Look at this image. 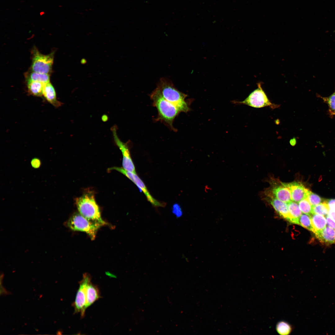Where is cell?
I'll list each match as a JSON object with an SVG mask.
<instances>
[{
    "label": "cell",
    "mask_w": 335,
    "mask_h": 335,
    "mask_svg": "<svg viewBox=\"0 0 335 335\" xmlns=\"http://www.w3.org/2000/svg\"><path fill=\"white\" fill-rule=\"evenodd\" d=\"M156 88L164 99L176 106L181 112H187L190 110L185 101L187 95L178 90L169 79L161 78Z\"/></svg>",
    "instance_id": "1"
},
{
    "label": "cell",
    "mask_w": 335,
    "mask_h": 335,
    "mask_svg": "<svg viewBox=\"0 0 335 335\" xmlns=\"http://www.w3.org/2000/svg\"><path fill=\"white\" fill-rule=\"evenodd\" d=\"M153 104L158 111L157 120L163 122L174 129L173 126L176 117L181 112L175 105L164 99L155 88L150 94Z\"/></svg>",
    "instance_id": "2"
},
{
    "label": "cell",
    "mask_w": 335,
    "mask_h": 335,
    "mask_svg": "<svg viewBox=\"0 0 335 335\" xmlns=\"http://www.w3.org/2000/svg\"><path fill=\"white\" fill-rule=\"evenodd\" d=\"M78 210L82 215L93 222L102 226L107 225L101 217L99 208L92 193H88L75 199Z\"/></svg>",
    "instance_id": "3"
},
{
    "label": "cell",
    "mask_w": 335,
    "mask_h": 335,
    "mask_svg": "<svg viewBox=\"0 0 335 335\" xmlns=\"http://www.w3.org/2000/svg\"><path fill=\"white\" fill-rule=\"evenodd\" d=\"M66 224L72 230L86 233L92 240L95 239L98 230L102 226L100 224L90 221L79 213H77L73 214L70 217Z\"/></svg>",
    "instance_id": "4"
},
{
    "label": "cell",
    "mask_w": 335,
    "mask_h": 335,
    "mask_svg": "<svg viewBox=\"0 0 335 335\" xmlns=\"http://www.w3.org/2000/svg\"><path fill=\"white\" fill-rule=\"evenodd\" d=\"M32 71L49 74L51 72L53 62L54 52L44 55L40 53L36 48L32 50Z\"/></svg>",
    "instance_id": "5"
},
{
    "label": "cell",
    "mask_w": 335,
    "mask_h": 335,
    "mask_svg": "<svg viewBox=\"0 0 335 335\" xmlns=\"http://www.w3.org/2000/svg\"><path fill=\"white\" fill-rule=\"evenodd\" d=\"M257 85L258 88L251 93L246 98L238 103L255 108L269 106L272 109H275L279 107V105L271 103L260 83H258Z\"/></svg>",
    "instance_id": "6"
},
{
    "label": "cell",
    "mask_w": 335,
    "mask_h": 335,
    "mask_svg": "<svg viewBox=\"0 0 335 335\" xmlns=\"http://www.w3.org/2000/svg\"><path fill=\"white\" fill-rule=\"evenodd\" d=\"M111 170H115L122 173L130 180L138 188L141 190L146 196L148 201L154 207H164L166 203L160 202L154 198L150 194L144 183L141 179L136 173L126 170L123 168L113 167L110 168Z\"/></svg>",
    "instance_id": "7"
},
{
    "label": "cell",
    "mask_w": 335,
    "mask_h": 335,
    "mask_svg": "<svg viewBox=\"0 0 335 335\" xmlns=\"http://www.w3.org/2000/svg\"><path fill=\"white\" fill-rule=\"evenodd\" d=\"M90 275L85 273L82 280L79 282V286L76 295L73 306L74 308V313H80L81 317H84L85 311L87 308L86 288L88 283L91 281Z\"/></svg>",
    "instance_id": "8"
},
{
    "label": "cell",
    "mask_w": 335,
    "mask_h": 335,
    "mask_svg": "<svg viewBox=\"0 0 335 335\" xmlns=\"http://www.w3.org/2000/svg\"><path fill=\"white\" fill-rule=\"evenodd\" d=\"M117 127L114 126L112 127L111 130L114 142L122 153L123 168L128 171L136 173L135 166L131 156L128 144L123 143L121 141L117 134Z\"/></svg>",
    "instance_id": "9"
},
{
    "label": "cell",
    "mask_w": 335,
    "mask_h": 335,
    "mask_svg": "<svg viewBox=\"0 0 335 335\" xmlns=\"http://www.w3.org/2000/svg\"><path fill=\"white\" fill-rule=\"evenodd\" d=\"M285 184L290 191L292 201L297 203L304 199L307 198L310 191L298 182H293Z\"/></svg>",
    "instance_id": "10"
},
{
    "label": "cell",
    "mask_w": 335,
    "mask_h": 335,
    "mask_svg": "<svg viewBox=\"0 0 335 335\" xmlns=\"http://www.w3.org/2000/svg\"><path fill=\"white\" fill-rule=\"evenodd\" d=\"M270 192L279 200L288 203L292 201L290 191L285 183H272Z\"/></svg>",
    "instance_id": "11"
},
{
    "label": "cell",
    "mask_w": 335,
    "mask_h": 335,
    "mask_svg": "<svg viewBox=\"0 0 335 335\" xmlns=\"http://www.w3.org/2000/svg\"><path fill=\"white\" fill-rule=\"evenodd\" d=\"M267 198L276 212L283 218L290 221V217L287 203L274 197L270 192L267 193Z\"/></svg>",
    "instance_id": "12"
},
{
    "label": "cell",
    "mask_w": 335,
    "mask_h": 335,
    "mask_svg": "<svg viewBox=\"0 0 335 335\" xmlns=\"http://www.w3.org/2000/svg\"><path fill=\"white\" fill-rule=\"evenodd\" d=\"M317 239L326 244H335V229L327 226L323 229L315 233Z\"/></svg>",
    "instance_id": "13"
},
{
    "label": "cell",
    "mask_w": 335,
    "mask_h": 335,
    "mask_svg": "<svg viewBox=\"0 0 335 335\" xmlns=\"http://www.w3.org/2000/svg\"><path fill=\"white\" fill-rule=\"evenodd\" d=\"M43 95L47 101L54 106L58 107L61 105L62 103L57 100L55 90L50 82L44 85Z\"/></svg>",
    "instance_id": "14"
},
{
    "label": "cell",
    "mask_w": 335,
    "mask_h": 335,
    "mask_svg": "<svg viewBox=\"0 0 335 335\" xmlns=\"http://www.w3.org/2000/svg\"><path fill=\"white\" fill-rule=\"evenodd\" d=\"M87 308L92 305L100 297L99 289L97 286L93 284L90 281L86 288Z\"/></svg>",
    "instance_id": "15"
},
{
    "label": "cell",
    "mask_w": 335,
    "mask_h": 335,
    "mask_svg": "<svg viewBox=\"0 0 335 335\" xmlns=\"http://www.w3.org/2000/svg\"><path fill=\"white\" fill-rule=\"evenodd\" d=\"M290 217V222L298 225L299 219L302 214L297 203L292 201L287 203Z\"/></svg>",
    "instance_id": "16"
},
{
    "label": "cell",
    "mask_w": 335,
    "mask_h": 335,
    "mask_svg": "<svg viewBox=\"0 0 335 335\" xmlns=\"http://www.w3.org/2000/svg\"><path fill=\"white\" fill-rule=\"evenodd\" d=\"M27 81L28 92L30 94L38 96H41L43 95L45 83L29 80H27Z\"/></svg>",
    "instance_id": "17"
},
{
    "label": "cell",
    "mask_w": 335,
    "mask_h": 335,
    "mask_svg": "<svg viewBox=\"0 0 335 335\" xmlns=\"http://www.w3.org/2000/svg\"><path fill=\"white\" fill-rule=\"evenodd\" d=\"M310 216L314 233L326 226L327 221L325 217L316 214H312Z\"/></svg>",
    "instance_id": "18"
},
{
    "label": "cell",
    "mask_w": 335,
    "mask_h": 335,
    "mask_svg": "<svg viewBox=\"0 0 335 335\" xmlns=\"http://www.w3.org/2000/svg\"><path fill=\"white\" fill-rule=\"evenodd\" d=\"M27 80L38 81L45 84L50 82V76L49 74L33 71L28 75Z\"/></svg>",
    "instance_id": "19"
},
{
    "label": "cell",
    "mask_w": 335,
    "mask_h": 335,
    "mask_svg": "<svg viewBox=\"0 0 335 335\" xmlns=\"http://www.w3.org/2000/svg\"><path fill=\"white\" fill-rule=\"evenodd\" d=\"M276 329L279 334L281 335H288L290 334L291 333L293 328L288 322L282 321L277 323Z\"/></svg>",
    "instance_id": "20"
},
{
    "label": "cell",
    "mask_w": 335,
    "mask_h": 335,
    "mask_svg": "<svg viewBox=\"0 0 335 335\" xmlns=\"http://www.w3.org/2000/svg\"><path fill=\"white\" fill-rule=\"evenodd\" d=\"M325 200L324 202L312 207V214H318L325 217L328 215L329 210Z\"/></svg>",
    "instance_id": "21"
},
{
    "label": "cell",
    "mask_w": 335,
    "mask_h": 335,
    "mask_svg": "<svg viewBox=\"0 0 335 335\" xmlns=\"http://www.w3.org/2000/svg\"><path fill=\"white\" fill-rule=\"evenodd\" d=\"M298 225L314 233L310 216L302 213L299 219Z\"/></svg>",
    "instance_id": "22"
},
{
    "label": "cell",
    "mask_w": 335,
    "mask_h": 335,
    "mask_svg": "<svg viewBox=\"0 0 335 335\" xmlns=\"http://www.w3.org/2000/svg\"><path fill=\"white\" fill-rule=\"evenodd\" d=\"M298 204L302 213L310 216L312 214V206L307 198L302 200L298 202Z\"/></svg>",
    "instance_id": "23"
},
{
    "label": "cell",
    "mask_w": 335,
    "mask_h": 335,
    "mask_svg": "<svg viewBox=\"0 0 335 335\" xmlns=\"http://www.w3.org/2000/svg\"><path fill=\"white\" fill-rule=\"evenodd\" d=\"M307 199L312 207L324 202L325 200H324L319 196L310 191Z\"/></svg>",
    "instance_id": "24"
},
{
    "label": "cell",
    "mask_w": 335,
    "mask_h": 335,
    "mask_svg": "<svg viewBox=\"0 0 335 335\" xmlns=\"http://www.w3.org/2000/svg\"><path fill=\"white\" fill-rule=\"evenodd\" d=\"M323 99L328 104L330 112L332 115L334 114L335 113V92L329 97L323 98Z\"/></svg>",
    "instance_id": "25"
},
{
    "label": "cell",
    "mask_w": 335,
    "mask_h": 335,
    "mask_svg": "<svg viewBox=\"0 0 335 335\" xmlns=\"http://www.w3.org/2000/svg\"><path fill=\"white\" fill-rule=\"evenodd\" d=\"M172 212L177 218L181 217L183 214V212L180 206L177 203L174 204L172 207Z\"/></svg>",
    "instance_id": "26"
},
{
    "label": "cell",
    "mask_w": 335,
    "mask_h": 335,
    "mask_svg": "<svg viewBox=\"0 0 335 335\" xmlns=\"http://www.w3.org/2000/svg\"><path fill=\"white\" fill-rule=\"evenodd\" d=\"M328 207L330 211L335 212V199H329L325 200Z\"/></svg>",
    "instance_id": "27"
},
{
    "label": "cell",
    "mask_w": 335,
    "mask_h": 335,
    "mask_svg": "<svg viewBox=\"0 0 335 335\" xmlns=\"http://www.w3.org/2000/svg\"><path fill=\"white\" fill-rule=\"evenodd\" d=\"M32 166L34 168H38L41 166V163L40 160L37 158L33 159L31 162Z\"/></svg>",
    "instance_id": "28"
},
{
    "label": "cell",
    "mask_w": 335,
    "mask_h": 335,
    "mask_svg": "<svg viewBox=\"0 0 335 335\" xmlns=\"http://www.w3.org/2000/svg\"><path fill=\"white\" fill-rule=\"evenodd\" d=\"M325 217L327 221V226L335 229V221L328 215Z\"/></svg>",
    "instance_id": "29"
},
{
    "label": "cell",
    "mask_w": 335,
    "mask_h": 335,
    "mask_svg": "<svg viewBox=\"0 0 335 335\" xmlns=\"http://www.w3.org/2000/svg\"><path fill=\"white\" fill-rule=\"evenodd\" d=\"M328 215L335 221V212L329 211Z\"/></svg>",
    "instance_id": "30"
},
{
    "label": "cell",
    "mask_w": 335,
    "mask_h": 335,
    "mask_svg": "<svg viewBox=\"0 0 335 335\" xmlns=\"http://www.w3.org/2000/svg\"><path fill=\"white\" fill-rule=\"evenodd\" d=\"M44 14H45V12L43 11L41 12H40V15L41 16L43 15H44Z\"/></svg>",
    "instance_id": "31"
},
{
    "label": "cell",
    "mask_w": 335,
    "mask_h": 335,
    "mask_svg": "<svg viewBox=\"0 0 335 335\" xmlns=\"http://www.w3.org/2000/svg\"><path fill=\"white\" fill-rule=\"evenodd\" d=\"M334 114H335V113Z\"/></svg>",
    "instance_id": "32"
}]
</instances>
